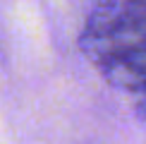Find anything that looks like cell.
Listing matches in <instances>:
<instances>
[{"label":"cell","mask_w":146,"mask_h":144,"mask_svg":"<svg viewBox=\"0 0 146 144\" xmlns=\"http://www.w3.org/2000/svg\"><path fill=\"white\" fill-rule=\"evenodd\" d=\"M79 51L110 87H146V0H103L86 17Z\"/></svg>","instance_id":"6da1fadb"},{"label":"cell","mask_w":146,"mask_h":144,"mask_svg":"<svg viewBox=\"0 0 146 144\" xmlns=\"http://www.w3.org/2000/svg\"><path fill=\"white\" fill-rule=\"evenodd\" d=\"M137 111H139V115L146 120V87L141 91H137Z\"/></svg>","instance_id":"7a4b0ae2"}]
</instances>
